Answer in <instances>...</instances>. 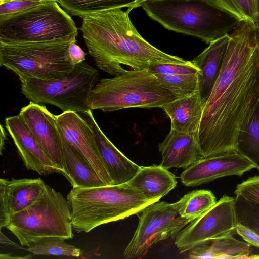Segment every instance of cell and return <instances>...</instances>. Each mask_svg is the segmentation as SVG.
Listing matches in <instances>:
<instances>
[{
    "label": "cell",
    "instance_id": "1",
    "mask_svg": "<svg viewBox=\"0 0 259 259\" xmlns=\"http://www.w3.org/2000/svg\"><path fill=\"white\" fill-rule=\"evenodd\" d=\"M229 35L199 126L203 158L237 151L240 130L259 102V44L254 23L241 21Z\"/></svg>",
    "mask_w": 259,
    "mask_h": 259
},
{
    "label": "cell",
    "instance_id": "2",
    "mask_svg": "<svg viewBox=\"0 0 259 259\" xmlns=\"http://www.w3.org/2000/svg\"><path fill=\"white\" fill-rule=\"evenodd\" d=\"M130 11L114 8L81 17L83 38L100 69L116 76L126 70L122 65L138 70L157 64H183L188 62L161 51L145 40L133 24Z\"/></svg>",
    "mask_w": 259,
    "mask_h": 259
},
{
    "label": "cell",
    "instance_id": "3",
    "mask_svg": "<svg viewBox=\"0 0 259 259\" xmlns=\"http://www.w3.org/2000/svg\"><path fill=\"white\" fill-rule=\"evenodd\" d=\"M138 7L166 29L207 44L231 32L243 21L207 0H147Z\"/></svg>",
    "mask_w": 259,
    "mask_h": 259
},
{
    "label": "cell",
    "instance_id": "4",
    "mask_svg": "<svg viewBox=\"0 0 259 259\" xmlns=\"http://www.w3.org/2000/svg\"><path fill=\"white\" fill-rule=\"evenodd\" d=\"M73 230L88 233L100 225L124 219L155 203L127 183L73 187L67 196Z\"/></svg>",
    "mask_w": 259,
    "mask_h": 259
},
{
    "label": "cell",
    "instance_id": "5",
    "mask_svg": "<svg viewBox=\"0 0 259 259\" xmlns=\"http://www.w3.org/2000/svg\"><path fill=\"white\" fill-rule=\"evenodd\" d=\"M177 98L148 69L124 72L100 79L89 100L92 110L104 112L139 108H162Z\"/></svg>",
    "mask_w": 259,
    "mask_h": 259
},
{
    "label": "cell",
    "instance_id": "6",
    "mask_svg": "<svg viewBox=\"0 0 259 259\" xmlns=\"http://www.w3.org/2000/svg\"><path fill=\"white\" fill-rule=\"evenodd\" d=\"M4 228L17 237L22 246L50 239L68 240L74 236L71 210L67 198L47 185L43 194L11 215Z\"/></svg>",
    "mask_w": 259,
    "mask_h": 259
},
{
    "label": "cell",
    "instance_id": "7",
    "mask_svg": "<svg viewBox=\"0 0 259 259\" xmlns=\"http://www.w3.org/2000/svg\"><path fill=\"white\" fill-rule=\"evenodd\" d=\"M76 37L36 42H0V65L20 79H58L74 69L69 48Z\"/></svg>",
    "mask_w": 259,
    "mask_h": 259
},
{
    "label": "cell",
    "instance_id": "8",
    "mask_svg": "<svg viewBox=\"0 0 259 259\" xmlns=\"http://www.w3.org/2000/svg\"><path fill=\"white\" fill-rule=\"evenodd\" d=\"M99 72L82 62L68 76L58 79H20L21 92L30 102L55 106L63 112L82 113L91 110V93L99 81Z\"/></svg>",
    "mask_w": 259,
    "mask_h": 259
},
{
    "label": "cell",
    "instance_id": "9",
    "mask_svg": "<svg viewBox=\"0 0 259 259\" xmlns=\"http://www.w3.org/2000/svg\"><path fill=\"white\" fill-rule=\"evenodd\" d=\"M75 22L57 2H43L0 21V42H36L76 37Z\"/></svg>",
    "mask_w": 259,
    "mask_h": 259
},
{
    "label": "cell",
    "instance_id": "10",
    "mask_svg": "<svg viewBox=\"0 0 259 259\" xmlns=\"http://www.w3.org/2000/svg\"><path fill=\"white\" fill-rule=\"evenodd\" d=\"M191 221L182 218L174 203L157 201L142 211L135 233L123 255L126 259L145 256L155 244L177 234Z\"/></svg>",
    "mask_w": 259,
    "mask_h": 259
},
{
    "label": "cell",
    "instance_id": "11",
    "mask_svg": "<svg viewBox=\"0 0 259 259\" xmlns=\"http://www.w3.org/2000/svg\"><path fill=\"white\" fill-rule=\"evenodd\" d=\"M234 200L235 197L224 195L206 212L182 229L175 240L180 253L232 235L236 225Z\"/></svg>",
    "mask_w": 259,
    "mask_h": 259
},
{
    "label": "cell",
    "instance_id": "12",
    "mask_svg": "<svg viewBox=\"0 0 259 259\" xmlns=\"http://www.w3.org/2000/svg\"><path fill=\"white\" fill-rule=\"evenodd\" d=\"M61 135L76 152L87 166L106 184L112 181L101 157L95 132L91 125L78 113L65 111L56 115Z\"/></svg>",
    "mask_w": 259,
    "mask_h": 259
},
{
    "label": "cell",
    "instance_id": "13",
    "mask_svg": "<svg viewBox=\"0 0 259 259\" xmlns=\"http://www.w3.org/2000/svg\"><path fill=\"white\" fill-rule=\"evenodd\" d=\"M255 168L254 165L237 151L203 158L180 175L182 183L194 187L229 176H241Z\"/></svg>",
    "mask_w": 259,
    "mask_h": 259
},
{
    "label": "cell",
    "instance_id": "14",
    "mask_svg": "<svg viewBox=\"0 0 259 259\" xmlns=\"http://www.w3.org/2000/svg\"><path fill=\"white\" fill-rule=\"evenodd\" d=\"M19 114L64 176L62 140L56 115L50 112L45 106L32 102L23 107Z\"/></svg>",
    "mask_w": 259,
    "mask_h": 259
},
{
    "label": "cell",
    "instance_id": "15",
    "mask_svg": "<svg viewBox=\"0 0 259 259\" xmlns=\"http://www.w3.org/2000/svg\"><path fill=\"white\" fill-rule=\"evenodd\" d=\"M5 125L27 169L41 175L62 174L19 114L6 118Z\"/></svg>",
    "mask_w": 259,
    "mask_h": 259
},
{
    "label": "cell",
    "instance_id": "16",
    "mask_svg": "<svg viewBox=\"0 0 259 259\" xmlns=\"http://www.w3.org/2000/svg\"><path fill=\"white\" fill-rule=\"evenodd\" d=\"M46 184L40 178L0 179V229L8 218L32 203L44 193Z\"/></svg>",
    "mask_w": 259,
    "mask_h": 259
},
{
    "label": "cell",
    "instance_id": "17",
    "mask_svg": "<svg viewBox=\"0 0 259 259\" xmlns=\"http://www.w3.org/2000/svg\"><path fill=\"white\" fill-rule=\"evenodd\" d=\"M161 156L160 165L169 169H186L203 158L198 135L170 129L158 145Z\"/></svg>",
    "mask_w": 259,
    "mask_h": 259
},
{
    "label": "cell",
    "instance_id": "18",
    "mask_svg": "<svg viewBox=\"0 0 259 259\" xmlns=\"http://www.w3.org/2000/svg\"><path fill=\"white\" fill-rule=\"evenodd\" d=\"M78 114L91 124L95 132L101 157L112 185L127 183L140 166L130 160L108 139L97 123L92 110Z\"/></svg>",
    "mask_w": 259,
    "mask_h": 259
},
{
    "label": "cell",
    "instance_id": "19",
    "mask_svg": "<svg viewBox=\"0 0 259 259\" xmlns=\"http://www.w3.org/2000/svg\"><path fill=\"white\" fill-rule=\"evenodd\" d=\"M230 38L226 34L209 43L192 63L200 71L199 74V91L205 103L221 71Z\"/></svg>",
    "mask_w": 259,
    "mask_h": 259
},
{
    "label": "cell",
    "instance_id": "20",
    "mask_svg": "<svg viewBox=\"0 0 259 259\" xmlns=\"http://www.w3.org/2000/svg\"><path fill=\"white\" fill-rule=\"evenodd\" d=\"M204 104L198 90L189 95L175 99L161 109L170 119V129L198 135Z\"/></svg>",
    "mask_w": 259,
    "mask_h": 259
},
{
    "label": "cell",
    "instance_id": "21",
    "mask_svg": "<svg viewBox=\"0 0 259 259\" xmlns=\"http://www.w3.org/2000/svg\"><path fill=\"white\" fill-rule=\"evenodd\" d=\"M127 183L147 199L155 202L174 189L177 181L174 174L160 165L140 166Z\"/></svg>",
    "mask_w": 259,
    "mask_h": 259
},
{
    "label": "cell",
    "instance_id": "22",
    "mask_svg": "<svg viewBox=\"0 0 259 259\" xmlns=\"http://www.w3.org/2000/svg\"><path fill=\"white\" fill-rule=\"evenodd\" d=\"M250 245L229 235L197 246L189 251L190 258H249Z\"/></svg>",
    "mask_w": 259,
    "mask_h": 259
},
{
    "label": "cell",
    "instance_id": "23",
    "mask_svg": "<svg viewBox=\"0 0 259 259\" xmlns=\"http://www.w3.org/2000/svg\"><path fill=\"white\" fill-rule=\"evenodd\" d=\"M61 137L64 176L72 186L91 187L106 185L95 172L86 165L76 152L61 135Z\"/></svg>",
    "mask_w": 259,
    "mask_h": 259
},
{
    "label": "cell",
    "instance_id": "24",
    "mask_svg": "<svg viewBox=\"0 0 259 259\" xmlns=\"http://www.w3.org/2000/svg\"><path fill=\"white\" fill-rule=\"evenodd\" d=\"M237 151L251 162L259 171V102L240 130Z\"/></svg>",
    "mask_w": 259,
    "mask_h": 259
},
{
    "label": "cell",
    "instance_id": "25",
    "mask_svg": "<svg viewBox=\"0 0 259 259\" xmlns=\"http://www.w3.org/2000/svg\"><path fill=\"white\" fill-rule=\"evenodd\" d=\"M217 202L211 191L202 189L190 192L174 204L182 218L192 222L206 212Z\"/></svg>",
    "mask_w": 259,
    "mask_h": 259
},
{
    "label": "cell",
    "instance_id": "26",
    "mask_svg": "<svg viewBox=\"0 0 259 259\" xmlns=\"http://www.w3.org/2000/svg\"><path fill=\"white\" fill-rule=\"evenodd\" d=\"M141 0H57L61 7L70 14L81 18L95 12L114 9L128 8L130 11Z\"/></svg>",
    "mask_w": 259,
    "mask_h": 259
},
{
    "label": "cell",
    "instance_id": "27",
    "mask_svg": "<svg viewBox=\"0 0 259 259\" xmlns=\"http://www.w3.org/2000/svg\"><path fill=\"white\" fill-rule=\"evenodd\" d=\"M199 74H155L159 82L177 98L189 95L199 90Z\"/></svg>",
    "mask_w": 259,
    "mask_h": 259
},
{
    "label": "cell",
    "instance_id": "28",
    "mask_svg": "<svg viewBox=\"0 0 259 259\" xmlns=\"http://www.w3.org/2000/svg\"><path fill=\"white\" fill-rule=\"evenodd\" d=\"M25 249L34 255L78 257L82 253L80 249L61 239L47 240L32 244Z\"/></svg>",
    "mask_w": 259,
    "mask_h": 259
},
{
    "label": "cell",
    "instance_id": "29",
    "mask_svg": "<svg viewBox=\"0 0 259 259\" xmlns=\"http://www.w3.org/2000/svg\"><path fill=\"white\" fill-rule=\"evenodd\" d=\"M236 223H239L259 235V204L236 195L234 200Z\"/></svg>",
    "mask_w": 259,
    "mask_h": 259
},
{
    "label": "cell",
    "instance_id": "30",
    "mask_svg": "<svg viewBox=\"0 0 259 259\" xmlns=\"http://www.w3.org/2000/svg\"><path fill=\"white\" fill-rule=\"evenodd\" d=\"M154 74L165 75L191 74L200 73V70L191 61L183 64L162 63L151 66L148 69Z\"/></svg>",
    "mask_w": 259,
    "mask_h": 259
},
{
    "label": "cell",
    "instance_id": "31",
    "mask_svg": "<svg viewBox=\"0 0 259 259\" xmlns=\"http://www.w3.org/2000/svg\"><path fill=\"white\" fill-rule=\"evenodd\" d=\"M235 195L259 204V175L249 177L238 184L234 191Z\"/></svg>",
    "mask_w": 259,
    "mask_h": 259
},
{
    "label": "cell",
    "instance_id": "32",
    "mask_svg": "<svg viewBox=\"0 0 259 259\" xmlns=\"http://www.w3.org/2000/svg\"><path fill=\"white\" fill-rule=\"evenodd\" d=\"M43 2L36 0H12L0 4V21L7 19Z\"/></svg>",
    "mask_w": 259,
    "mask_h": 259
},
{
    "label": "cell",
    "instance_id": "33",
    "mask_svg": "<svg viewBox=\"0 0 259 259\" xmlns=\"http://www.w3.org/2000/svg\"><path fill=\"white\" fill-rule=\"evenodd\" d=\"M247 20L254 23L259 17L256 0H234Z\"/></svg>",
    "mask_w": 259,
    "mask_h": 259
},
{
    "label": "cell",
    "instance_id": "34",
    "mask_svg": "<svg viewBox=\"0 0 259 259\" xmlns=\"http://www.w3.org/2000/svg\"><path fill=\"white\" fill-rule=\"evenodd\" d=\"M235 231L250 245L259 248V235L247 227L236 223Z\"/></svg>",
    "mask_w": 259,
    "mask_h": 259
},
{
    "label": "cell",
    "instance_id": "35",
    "mask_svg": "<svg viewBox=\"0 0 259 259\" xmlns=\"http://www.w3.org/2000/svg\"><path fill=\"white\" fill-rule=\"evenodd\" d=\"M213 5L233 14L242 20H247L234 0H207Z\"/></svg>",
    "mask_w": 259,
    "mask_h": 259
},
{
    "label": "cell",
    "instance_id": "36",
    "mask_svg": "<svg viewBox=\"0 0 259 259\" xmlns=\"http://www.w3.org/2000/svg\"><path fill=\"white\" fill-rule=\"evenodd\" d=\"M69 56L72 64L75 66L85 61L86 53L77 45L76 40H75L70 45Z\"/></svg>",
    "mask_w": 259,
    "mask_h": 259
},
{
    "label": "cell",
    "instance_id": "37",
    "mask_svg": "<svg viewBox=\"0 0 259 259\" xmlns=\"http://www.w3.org/2000/svg\"><path fill=\"white\" fill-rule=\"evenodd\" d=\"M0 243L1 244L13 246L18 249H25L24 248L21 247L18 244L15 243L7 238L5 235L3 234L2 231H1L0 233Z\"/></svg>",
    "mask_w": 259,
    "mask_h": 259
},
{
    "label": "cell",
    "instance_id": "38",
    "mask_svg": "<svg viewBox=\"0 0 259 259\" xmlns=\"http://www.w3.org/2000/svg\"><path fill=\"white\" fill-rule=\"evenodd\" d=\"M32 257L31 255H28L24 256H19L13 255L12 253H1L0 254L1 259H27Z\"/></svg>",
    "mask_w": 259,
    "mask_h": 259
},
{
    "label": "cell",
    "instance_id": "39",
    "mask_svg": "<svg viewBox=\"0 0 259 259\" xmlns=\"http://www.w3.org/2000/svg\"><path fill=\"white\" fill-rule=\"evenodd\" d=\"M6 131L3 127V126L1 125V143H0V152L1 155L2 154V150L4 149L5 141L6 140Z\"/></svg>",
    "mask_w": 259,
    "mask_h": 259
},
{
    "label": "cell",
    "instance_id": "40",
    "mask_svg": "<svg viewBox=\"0 0 259 259\" xmlns=\"http://www.w3.org/2000/svg\"><path fill=\"white\" fill-rule=\"evenodd\" d=\"M255 35L257 41L259 44V18L254 23Z\"/></svg>",
    "mask_w": 259,
    "mask_h": 259
},
{
    "label": "cell",
    "instance_id": "41",
    "mask_svg": "<svg viewBox=\"0 0 259 259\" xmlns=\"http://www.w3.org/2000/svg\"><path fill=\"white\" fill-rule=\"evenodd\" d=\"M36 1L41 2H51V1H56V2H57V0H36Z\"/></svg>",
    "mask_w": 259,
    "mask_h": 259
},
{
    "label": "cell",
    "instance_id": "42",
    "mask_svg": "<svg viewBox=\"0 0 259 259\" xmlns=\"http://www.w3.org/2000/svg\"><path fill=\"white\" fill-rule=\"evenodd\" d=\"M10 1H12V0H0V4L5 3L6 2H9Z\"/></svg>",
    "mask_w": 259,
    "mask_h": 259
},
{
    "label": "cell",
    "instance_id": "43",
    "mask_svg": "<svg viewBox=\"0 0 259 259\" xmlns=\"http://www.w3.org/2000/svg\"><path fill=\"white\" fill-rule=\"evenodd\" d=\"M147 1V0H141V1L139 2V3H138L137 5H136V6H135V8H136L138 7V6H139V4H140V3H141L142 2H144V1Z\"/></svg>",
    "mask_w": 259,
    "mask_h": 259
},
{
    "label": "cell",
    "instance_id": "44",
    "mask_svg": "<svg viewBox=\"0 0 259 259\" xmlns=\"http://www.w3.org/2000/svg\"><path fill=\"white\" fill-rule=\"evenodd\" d=\"M256 2H257V5H258V10H259V0H256Z\"/></svg>",
    "mask_w": 259,
    "mask_h": 259
}]
</instances>
